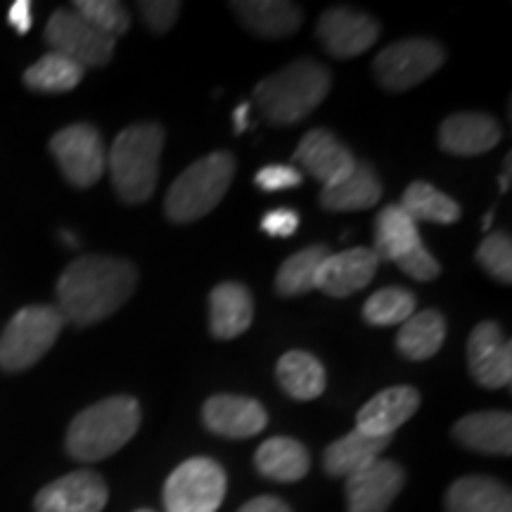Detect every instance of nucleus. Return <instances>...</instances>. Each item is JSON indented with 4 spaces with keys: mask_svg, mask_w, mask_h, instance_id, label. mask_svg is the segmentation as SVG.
<instances>
[{
    "mask_svg": "<svg viewBox=\"0 0 512 512\" xmlns=\"http://www.w3.org/2000/svg\"><path fill=\"white\" fill-rule=\"evenodd\" d=\"M138 285V268L119 256L88 254L64 268L57 280V302L64 320L86 328L110 318Z\"/></svg>",
    "mask_w": 512,
    "mask_h": 512,
    "instance_id": "nucleus-1",
    "label": "nucleus"
},
{
    "mask_svg": "<svg viewBox=\"0 0 512 512\" xmlns=\"http://www.w3.org/2000/svg\"><path fill=\"white\" fill-rule=\"evenodd\" d=\"M140 403L133 396L102 399L72 420L67 430V453L79 463H98L114 456L136 437Z\"/></svg>",
    "mask_w": 512,
    "mask_h": 512,
    "instance_id": "nucleus-2",
    "label": "nucleus"
},
{
    "mask_svg": "<svg viewBox=\"0 0 512 512\" xmlns=\"http://www.w3.org/2000/svg\"><path fill=\"white\" fill-rule=\"evenodd\" d=\"M332 74L325 64L297 60L266 76L254 88L256 105L266 121L275 126H292L309 117L328 98Z\"/></svg>",
    "mask_w": 512,
    "mask_h": 512,
    "instance_id": "nucleus-3",
    "label": "nucleus"
},
{
    "mask_svg": "<svg viewBox=\"0 0 512 512\" xmlns=\"http://www.w3.org/2000/svg\"><path fill=\"white\" fill-rule=\"evenodd\" d=\"M162 150L164 128L157 121L131 124L114 138L107 155V169L121 202L143 204L150 200L159 181Z\"/></svg>",
    "mask_w": 512,
    "mask_h": 512,
    "instance_id": "nucleus-4",
    "label": "nucleus"
},
{
    "mask_svg": "<svg viewBox=\"0 0 512 512\" xmlns=\"http://www.w3.org/2000/svg\"><path fill=\"white\" fill-rule=\"evenodd\" d=\"M235 157L230 152L211 155L192 162L166 192L164 211L169 221L192 223L219 207L233 183Z\"/></svg>",
    "mask_w": 512,
    "mask_h": 512,
    "instance_id": "nucleus-5",
    "label": "nucleus"
},
{
    "mask_svg": "<svg viewBox=\"0 0 512 512\" xmlns=\"http://www.w3.org/2000/svg\"><path fill=\"white\" fill-rule=\"evenodd\" d=\"M64 328L57 306H27L17 311L0 335V370L22 373L48 354Z\"/></svg>",
    "mask_w": 512,
    "mask_h": 512,
    "instance_id": "nucleus-6",
    "label": "nucleus"
},
{
    "mask_svg": "<svg viewBox=\"0 0 512 512\" xmlns=\"http://www.w3.org/2000/svg\"><path fill=\"white\" fill-rule=\"evenodd\" d=\"M446 62V50L432 38H403L375 57L373 72L384 91L403 93L420 86Z\"/></svg>",
    "mask_w": 512,
    "mask_h": 512,
    "instance_id": "nucleus-7",
    "label": "nucleus"
},
{
    "mask_svg": "<svg viewBox=\"0 0 512 512\" xmlns=\"http://www.w3.org/2000/svg\"><path fill=\"white\" fill-rule=\"evenodd\" d=\"M226 472L211 458H190L166 479V512H216L226 498Z\"/></svg>",
    "mask_w": 512,
    "mask_h": 512,
    "instance_id": "nucleus-8",
    "label": "nucleus"
},
{
    "mask_svg": "<svg viewBox=\"0 0 512 512\" xmlns=\"http://www.w3.org/2000/svg\"><path fill=\"white\" fill-rule=\"evenodd\" d=\"M57 166L76 188H91L107 169V152L100 131L91 124H72L50 140Z\"/></svg>",
    "mask_w": 512,
    "mask_h": 512,
    "instance_id": "nucleus-9",
    "label": "nucleus"
},
{
    "mask_svg": "<svg viewBox=\"0 0 512 512\" xmlns=\"http://www.w3.org/2000/svg\"><path fill=\"white\" fill-rule=\"evenodd\" d=\"M46 41L53 53L64 55L79 67H105L112 60L117 41L98 29L74 10H55L46 24Z\"/></svg>",
    "mask_w": 512,
    "mask_h": 512,
    "instance_id": "nucleus-10",
    "label": "nucleus"
},
{
    "mask_svg": "<svg viewBox=\"0 0 512 512\" xmlns=\"http://www.w3.org/2000/svg\"><path fill=\"white\" fill-rule=\"evenodd\" d=\"M467 366L484 389H503L512 382V342L496 320H484L467 339Z\"/></svg>",
    "mask_w": 512,
    "mask_h": 512,
    "instance_id": "nucleus-11",
    "label": "nucleus"
},
{
    "mask_svg": "<svg viewBox=\"0 0 512 512\" xmlns=\"http://www.w3.org/2000/svg\"><path fill=\"white\" fill-rule=\"evenodd\" d=\"M318 38L337 60L363 55L380 38V24L354 8H330L318 19Z\"/></svg>",
    "mask_w": 512,
    "mask_h": 512,
    "instance_id": "nucleus-12",
    "label": "nucleus"
},
{
    "mask_svg": "<svg viewBox=\"0 0 512 512\" xmlns=\"http://www.w3.org/2000/svg\"><path fill=\"white\" fill-rule=\"evenodd\" d=\"M292 162H297L306 174L323 183V188L342 183L356 169V157L347 145L328 128H311L302 138Z\"/></svg>",
    "mask_w": 512,
    "mask_h": 512,
    "instance_id": "nucleus-13",
    "label": "nucleus"
},
{
    "mask_svg": "<svg viewBox=\"0 0 512 512\" xmlns=\"http://www.w3.org/2000/svg\"><path fill=\"white\" fill-rule=\"evenodd\" d=\"M110 498L107 482L93 470L69 472L38 491L36 512H102Z\"/></svg>",
    "mask_w": 512,
    "mask_h": 512,
    "instance_id": "nucleus-14",
    "label": "nucleus"
},
{
    "mask_svg": "<svg viewBox=\"0 0 512 512\" xmlns=\"http://www.w3.org/2000/svg\"><path fill=\"white\" fill-rule=\"evenodd\" d=\"M406 484V472L394 460H375L347 477V512H387Z\"/></svg>",
    "mask_w": 512,
    "mask_h": 512,
    "instance_id": "nucleus-15",
    "label": "nucleus"
},
{
    "mask_svg": "<svg viewBox=\"0 0 512 512\" xmlns=\"http://www.w3.org/2000/svg\"><path fill=\"white\" fill-rule=\"evenodd\" d=\"M202 420L211 434L226 439H249L266 430L268 413L249 396L216 394L204 403Z\"/></svg>",
    "mask_w": 512,
    "mask_h": 512,
    "instance_id": "nucleus-16",
    "label": "nucleus"
},
{
    "mask_svg": "<svg viewBox=\"0 0 512 512\" xmlns=\"http://www.w3.org/2000/svg\"><path fill=\"white\" fill-rule=\"evenodd\" d=\"M377 266H380V259L368 247H354L339 254H330L318 268L316 290L328 294V297L344 299L373 283Z\"/></svg>",
    "mask_w": 512,
    "mask_h": 512,
    "instance_id": "nucleus-17",
    "label": "nucleus"
},
{
    "mask_svg": "<svg viewBox=\"0 0 512 512\" xmlns=\"http://www.w3.org/2000/svg\"><path fill=\"white\" fill-rule=\"evenodd\" d=\"M418 408L420 392L415 387L401 384V387L382 389L356 413V430L370 437L392 439L394 432L418 413Z\"/></svg>",
    "mask_w": 512,
    "mask_h": 512,
    "instance_id": "nucleus-18",
    "label": "nucleus"
},
{
    "mask_svg": "<svg viewBox=\"0 0 512 512\" xmlns=\"http://www.w3.org/2000/svg\"><path fill=\"white\" fill-rule=\"evenodd\" d=\"M501 124L482 112L451 114L439 126V147L448 155L477 157L501 143Z\"/></svg>",
    "mask_w": 512,
    "mask_h": 512,
    "instance_id": "nucleus-19",
    "label": "nucleus"
},
{
    "mask_svg": "<svg viewBox=\"0 0 512 512\" xmlns=\"http://www.w3.org/2000/svg\"><path fill=\"white\" fill-rule=\"evenodd\" d=\"M460 446L484 456H510L512 415L508 411H479L460 418L453 427Z\"/></svg>",
    "mask_w": 512,
    "mask_h": 512,
    "instance_id": "nucleus-20",
    "label": "nucleus"
},
{
    "mask_svg": "<svg viewBox=\"0 0 512 512\" xmlns=\"http://www.w3.org/2000/svg\"><path fill=\"white\" fill-rule=\"evenodd\" d=\"M254 318L252 292L242 283H219L209 294V328L216 339L245 335Z\"/></svg>",
    "mask_w": 512,
    "mask_h": 512,
    "instance_id": "nucleus-21",
    "label": "nucleus"
},
{
    "mask_svg": "<svg viewBox=\"0 0 512 512\" xmlns=\"http://www.w3.org/2000/svg\"><path fill=\"white\" fill-rule=\"evenodd\" d=\"M247 31L261 38H285L302 27L304 12L285 0H240L230 3Z\"/></svg>",
    "mask_w": 512,
    "mask_h": 512,
    "instance_id": "nucleus-22",
    "label": "nucleus"
},
{
    "mask_svg": "<svg viewBox=\"0 0 512 512\" xmlns=\"http://www.w3.org/2000/svg\"><path fill=\"white\" fill-rule=\"evenodd\" d=\"M254 465L261 477L290 484L309 475L311 456L302 441L290 437H273L256 448Z\"/></svg>",
    "mask_w": 512,
    "mask_h": 512,
    "instance_id": "nucleus-23",
    "label": "nucleus"
},
{
    "mask_svg": "<svg viewBox=\"0 0 512 512\" xmlns=\"http://www.w3.org/2000/svg\"><path fill=\"white\" fill-rule=\"evenodd\" d=\"M446 512H512L510 489L494 477H460L446 491Z\"/></svg>",
    "mask_w": 512,
    "mask_h": 512,
    "instance_id": "nucleus-24",
    "label": "nucleus"
},
{
    "mask_svg": "<svg viewBox=\"0 0 512 512\" xmlns=\"http://www.w3.org/2000/svg\"><path fill=\"white\" fill-rule=\"evenodd\" d=\"M392 444V439L387 437H370L361 430H351L347 437L332 441L325 448L323 467L330 477H351L356 472H361L363 467H368L375 460H380L382 451Z\"/></svg>",
    "mask_w": 512,
    "mask_h": 512,
    "instance_id": "nucleus-25",
    "label": "nucleus"
},
{
    "mask_svg": "<svg viewBox=\"0 0 512 512\" xmlns=\"http://www.w3.org/2000/svg\"><path fill=\"white\" fill-rule=\"evenodd\" d=\"M422 247L418 223L406 216L399 204L384 207L375 219V247L373 252L380 261H394L399 264L408 254Z\"/></svg>",
    "mask_w": 512,
    "mask_h": 512,
    "instance_id": "nucleus-26",
    "label": "nucleus"
},
{
    "mask_svg": "<svg viewBox=\"0 0 512 512\" xmlns=\"http://www.w3.org/2000/svg\"><path fill=\"white\" fill-rule=\"evenodd\" d=\"M382 190V181L373 166L358 162L349 178L330 185V188H323L320 207L328 211H366L382 200Z\"/></svg>",
    "mask_w": 512,
    "mask_h": 512,
    "instance_id": "nucleus-27",
    "label": "nucleus"
},
{
    "mask_svg": "<svg viewBox=\"0 0 512 512\" xmlns=\"http://www.w3.org/2000/svg\"><path fill=\"white\" fill-rule=\"evenodd\" d=\"M275 377H278L283 392L297 401L318 399L325 392V384H328L323 363L302 349L283 354L278 366H275Z\"/></svg>",
    "mask_w": 512,
    "mask_h": 512,
    "instance_id": "nucleus-28",
    "label": "nucleus"
},
{
    "mask_svg": "<svg viewBox=\"0 0 512 512\" xmlns=\"http://www.w3.org/2000/svg\"><path fill=\"white\" fill-rule=\"evenodd\" d=\"M446 339V318L437 309L413 313L406 323H401L396 335V349L408 361H427L441 349Z\"/></svg>",
    "mask_w": 512,
    "mask_h": 512,
    "instance_id": "nucleus-29",
    "label": "nucleus"
},
{
    "mask_svg": "<svg viewBox=\"0 0 512 512\" xmlns=\"http://www.w3.org/2000/svg\"><path fill=\"white\" fill-rule=\"evenodd\" d=\"M399 207L406 211V216L413 223H439V226H451V223L460 221V204L453 197L444 195V192L434 188L427 181H413L403 190V197Z\"/></svg>",
    "mask_w": 512,
    "mask_h": 512,
    "instance_id": "nucleus-30",
    "label": "nucleus"
},
{
    "mask_svg": "<svg viewBox=\"0 0 512 512\" xmlns=\"http://www.w3.org/2000/svg\"><path fill=\"white\" fill-rule=\"evenodd\" d=\"M330 254L332 252L325 245H311L287 256L275 275V292L280 297H302V294L316 290L318 268Z\"/></svg>",
    "mask_w": 512,
    "mask_h": 512,
    "instance_id": "nucleus-31",
    "label": "nucleus"
},
{
    "mask_svg": "<svg viewBox=\"0 0 512 512\" xmlns=\"http://www.w3.org/2000/svg\"><path fill=\"white\" fill-rule=\"evenodd\" d=\"M86 69L50 50L24 72V86L38 93H67L79 86Z\"/></svg>",
    "mask_w": 512,
    "mask_h": 512,
    "instance_id": "nucleus-32",
    "label": "nucleus"
},
{
    "mask_svg": "<svg viewBox=\"0 0 512 512\" xmlns=\"http://www.w3.org/2000/svg\"><path fill=\"white\" fill-rule=\"evenodd\" d=\"M415 313V294L406 287H384L370 294L363 304V320L375 328H389V325L406 323Z\"/></svg>",
    "mask_w": 512,
    "mask_h": 512,
    "instance_id": "nucleus-33",
    "label": "nucleus"
},
{
    "mask_svg": "<svg viewBox=\"0 0 512 512\" xmlns=\"http://www.w3.org/2000/svg\"><path fill=\"white\" fill-rule=\"evenodd\" d=\"M74 12H79L91 27L114 41L131 29V15H128L126 5L117 0H76Z\"/></svg>",
    "mask_w": 512,
    "mask_h": 512,
    "instance_id": "nucleus-34",
    "label": "nucleus"
},
{
    "mask_svg": "<svg viewBox=\"0 0 512 512\" xmlns=\"http://www.w3.org/2000/svg\"><path fill=\"white\" fill-rule=\"evenodd\" d=\"M477 264L498 283H512V242L508 233H491L477 247Z\"/></svg>",
    "mask_w": 512,
    "mask_h": 512,
    "instance_id": "nucleus-35",
    "label": "nucleus"
},
{
    "mask_svg": "<svg viewBox=\"0 0 512 512\" xmlns=\"http://www.w3.org/2000/svg\"><path fill=\"white\" fill-rule=\"evenodd\" d=\"M138 10H140V17H143L145 27L155 36H164L174 29L183 5L178 3V0H140Z\"/></svg>",
    "mask_w": 512,
    "mask_h": 512,
    "instance_id": "nucleus-36",
    "label": "nucleus"
},
{
    "mask_svg": "<svg viewBox=\"0 0 512 512\" xmlns=\"http://www.w3.org/2000/svg\"><path fill=\"white\" fill-rule=\"evenodd\" d=\"M304 181V174L297 166L290 164H268L261 171H256L254 183L256 188L264 192H280V190H292L299 188Z\"/></svg>",
    "mask_w": 512,
    "mask_h": 512,
    "instance_id": "nucleus-37",
    "label": "nucleus"
},
{
    "mask_svg": "<svg viewBox=\"0 0 512 512\" xmlns=\"http://www.w3.org/2000/svg\"><path fill=\"white\" fill-rule=\"evenodd\" d=\"M396 266L406 275H411L413 280H418V283H430V280H437L441 275V264L427 252L425 245L415 249L413 254H408L406 259H401Z\"/></svg>",
    "mask_w": 512,
    "mask_h": 512,
    "instance_id": "nucleus-38",
    "label": "nucleus"
},
{
    "mask_svg": "<svg viewBox=\"0 0 512 512\" xmlns=\"http://www.w3.org/2000/svg\"><path fill=\"white\" fill-rule=\"evenodd\" d=\"M299 228V214L294 209L280 207L264 214L261 219V230L271 238H292Z\"/></svg>",
    "mask_w": 512,
    "mask_h": 512,
    "instance_id": "nucleus-39",
    "label": "nucleus"
},
{
    "mask_svg": "<svg viewBox=\"0 0 512 512\" xmlns=\"http://www.w3.org/2000/svg\"><path fill=\"white\" fill-rule=\"evenodd\" d=\"M8 22L15 27V31L19 36L29 34L31 24H34V17H31V3L29 0H15V3L10 5V12H8Z\"/></svg>",
    "mask_w": 512,
    "mask_h": 512,
    "instance_id": "nucleus-40",
    "label": "nucleus"
},
{
    "mask_svg": "<svg viewBox=\"0 0 512 512\" xmlns=\"http://www.w3.org/2000/svg\"><path fill=\"white\" fill-rule=\"evenodd\" d=\"M238 512H292V510L283 498L259 496V498H252V501H247Z\"/></svg>",
    "mask_w": 512,
    "mask_h": 512,
    "instance_id": "nucleus-41",
    "label": "nucleus"
},
{
    "mask_svg": "<svg viewBox=\"0 0 512 512\" xmlns=\"http://www.w3.org/2000/svg\"><path fill=\"white\" fill-rule=\"evenodd\" d=\"M247 114H249V102H242V105H238V110L233 112V131L235 133H245L249 121H247Z\"/></svg>",
    "mask_w": 512,
    "mask_h": 512,
    "instance_id": "nucleus-42",
    "label": "nucleus"
},
{
    "mask_svg": "<svg viewBox=\"0 0 512 512\" xmlns=\"http://www.w3.org/2000/svg\"><path fill=\"white\" fill-rule=\"evenodd\" d=\"M510 169H512V157L508 155V159H505V171L501 174V190L503 192L510 190Z\"/></svg>",
    "mask_w": 512,
    "mask_h": 512,
    "instance_id": "nucleus-43",
    "label": "nucleus"
},
{
    "mask_svg": "<svg viewBox=\"0 0 512 512\" xmlns=\"http://www.w3.org/2000/svg\"><path fill=\"white\" fill-rule=\"evenodd\" d=\"M136 512H155V510H147V508H143V510H136Z\"/></svg>",
    "mask_w": 512,
    "mask_h": 512,
    "instance_id": "nucleus-44",
    "label": "nucleus"
}]
</instances>
